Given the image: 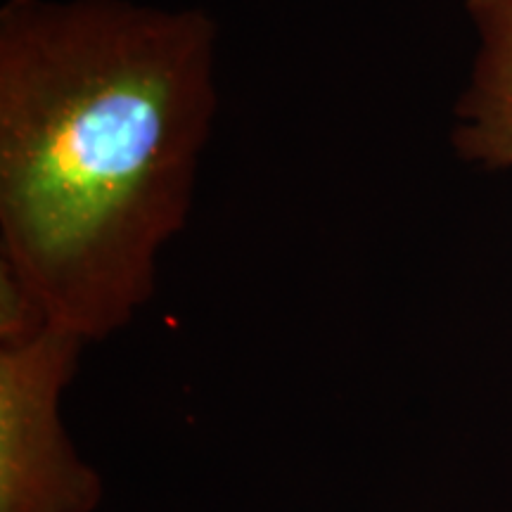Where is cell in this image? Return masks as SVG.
Wrapping results in <instances>:
<instances>
[{"label":"cell","instance_id":"cell-3","mask_svg":"<svg viewBox=\"0 0 512 512\" xmlns=\"http://www.w3.org/2000/svg\"><path fill=\"white\" fill-rule=\"evenodd\" d=\"M467 15L479 53L453 140L465 162L512 169V0H467Z\"/></svg>","mask_w":512,"mask_h":512},{"label":"cell","instance_id":"cell-2","mask_svg":"<svg viewBox=\"0 0 512 512\" xmlns=\"http://www.w3.org/2000/svg\"><path fill=\"white\" fill-rule=\"evenodd\" d=\"M86 339L50 328L22 349H0V512H93L98 472L76 456L60 399Z\"/></svg>","mask_w":512,"mask_h":512},{"label":"cell","instance_id":"cell-4","mask_svg":"<svg viewBox=\"0 0 512 512\" xmlns=\"http://www.w3.org/2000/svg\"><path fill=\"white\" fill-rule=\"evenodd\" d=\"M53 328L41 297L0 259V349H22Z\"/></svg>","mask_w":512,"mask_h":512},{"label":"cell","instance_id":"cell-1","mask_svg":"<svg viewBox=\"0 0 512 512\" xmlns=\"http://www.w3.org/2000/svg\"><path fill=\"white\" fill-rule=\"evenodd\" d=\"M216 38L197 8H0V259L53 328L105 339L150 302L219 107Z\"/></svg>","mask_w":512,"mask_h":512}]
</instances>
